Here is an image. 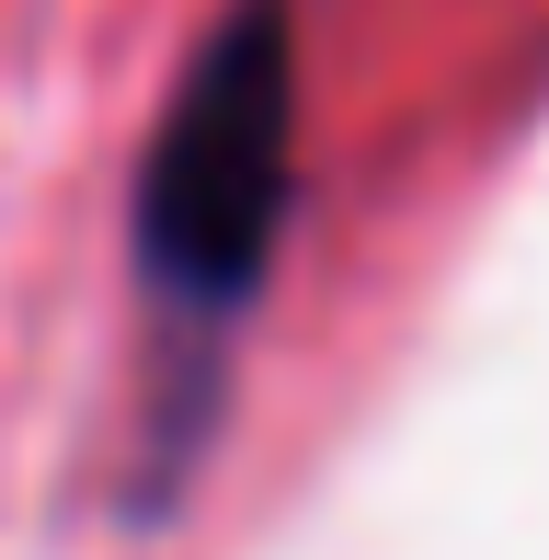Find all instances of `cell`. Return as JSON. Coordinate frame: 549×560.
I'll return each instance as SVG.
<instances>
[{"mask_svg":"<svg viewBox=\"0 0 549 560\" xmlns=\"http://www.w3.org/2000/svg\"><path fill=\"white\" fill-rule=\"evenodd\" d=\"M287 207H297V23L287 0H230L184 58V81L161 92L127 195V275L149 320V412L127 457L138 515L184 503L207 457L241 320L264 310L274 252H287Z\"/></svg>","mask_w":549,"mask_h":560,"instance_id":"6da1fadb","label":"cell"}]
</instances>
